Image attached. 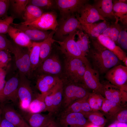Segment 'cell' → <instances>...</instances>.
<instances>
[{"mask_svg": "<svg viewBox=\"0 0 127 127\" xmlns=\"http://www.w3.org/2000/svg\"><path fill=\"white\" fill-rule=\"evenodd\" d=\"M3 68H0V76Z\"/></svg>", "mask_w": 127, "mask_h": 127, "instance_id": "52", "label": "cell"}, {"mask_svg": "<svg viewBox=\"0 0 127 127\" xmlns=\"http://www.w3.org/2000/svg\"><path fill=\"white\" fill-rule=\"evenodd\" d=\"M0 20H1V19H0Z\"/></svg>", "mask_w": 127, "mask_h": 127, "instance_id": "54", "label": "cell"}, {"mask_svg": "<svg viewBox=\"0 0 127 127\" xmlns=\"http://www.w3.org/2000/svg\"><path fill=\"white\" fill-rule=\"evenodd\" d=\"M121 110L116 115V121L123 123H127V109H125L121 111Z\"/></svg>", "mask_w": 127, "mask_h": 127, "instance_id": "43", "label": "cell"}, {"mask_svg": "<svg viewBox=\"0 0 127 127\" xmlns=\"http://www.w3.org/2000/svg\"><path fill=\"white\" fill-rule=\"evenodd\" d=\"M55 32V31H52L49 33L47 37L41 42L40 52V65L48 57L51 52L52 45L55 42V40L53 39V37Z\"/></svg>", "mask_w": 127, "mask_h": 127, "instance_id": "28", "label": "cell"}, {"mask_svg": "<svg viewBox=\"0 0 127 127\" xmlns=\"http://www.w3.org/2000/svg\"><path fill=\"white\" fill-rule=\"evenodd\" d=\"M88 98L87 101L92 110L96 111L101 109L105 99L101 94L95 92L89 94Z\"/></svg>", "mask_w": 127, "mask_h": 127, "instance_id": "32", "label": "cell"}, {"mask_svg": "<svg viewBox=\"0 0 127 127\" xmlns=\"http://www.w3.org/2000/svg\"><path fill=\"white\" fill-rule=\"evenodd\" d=\"M11 25L24 32L31 40L43 41L47 37L49 33L46 31L42 30L31 26L21 23H13Z\"/></svg>", "mask_w": 127, "mask_h": 127, "instance_id": "19", "label": "cell"}, {"mask_svg": "<svg viewBox=\"0 0 127 127\" xmlns=\"http://www.w3.org/2000/svg\"><path fill=\"white\" fill-rule=\"evenodd\" d=\"M28 0H10L14 12L19 15H22L28 4Z\"/></svg>", "mask_w": 127, "mask_h": 127, "instance_id": "36", "label": "cell"}, {"mask_svg": "<svg viewBox=\"0 0 127 127\" xmlns=\"http://www.w3.org/2000/svg\"><path fill=\"white\" fill-rule=\"evenodd\" d=\"M105 76L111 84L127 89V67L121 65L116 66L107 71Z\"/></svg>", "mask_w": 127, "mask_h": 127, "instance_id": "7", "label": "cell"}, {"mask_svg": "<svg viewBox=\"0 0 127 127\" xmlns=\"http://www.w3.org/2000/svg\"><path fill=\"white\" fill-rule=\"evenodd\" d=\"M30 127L29 126H27V127Z\"/></svg>", "mask_w": 127, "mask_h": 127, "instance_id": "53", "label": "cell"}, {"mask_svg": "<svg viewBox=\"0 0 127 127\" xmlns=\"http://www.w3.org/2000/svg\"><path fill=\"white\" fill-rule=\"evenodd\" d=\"M55 1L60 14L62 18H64L75 13H79L81 8L88 3L89 0H56Z\"/></svg>", "mask_w": 127, "mask_h": 127, "instance_id": "13", "label": "cell"}, {"mask_svg": "<svg viewBox=\"0 0 127 127\" xmlns=\"http://www.w3.org/2000/svg\"><path fill=\"white\" fill-rule=\"evenodd\" d=\"M121 109L120 105L105 99L101 109L105 113L113 116L116 115Z\"/></svg>", "mask_w": 127, "mask_h": 127, "instance_id": "33", "label": "cell"}, {"mask_svg": "<svg viewBox=\"0 0 127 127\" xmlns=\"http://www.w3.org/2000/svg\"><path fill=\"white\" fill-rule=\"evenodd\" d=\"M65 70L67 77L71 82L83 84L86 65L89 64L77 58L66 57Z\"/></svg>", "mask_w": 127, "mask_h": 127, "instance_id": "2", "label": "cell"}, {"mask_svg": "<svg viewBox=\"0 0 127 127\" xmlns=\"http://www.w3.org/2000/svg\"><path fill=\"white\" fill-rule=\"evenodd\" d=\"M77 30L69 34L63 41H59L55 40V42L59 44L60 49L66 57L79 58L87 63L89 64L86 56L82 53L75 40Z\"/></svg>", "mask_w": 127, "mask_h": 127, "instance_id": "4", "label": "cell"}, {"mask_svg": "<svg viewBox=\"0 0 127 127\" xmlns=\"http://www.w3.org/2000/svg\"><path fill=\"white\" fill-rule=\"evenodd\" d=\"M81 25V30L84 31L92 39L97 38L109 25L106 20L99 23Z\"/></svg>", "mask_w": 127, "mask_h": 127, "instance_id": "25", "label": "cell"}, {"mask_svg": "<svg viewBox=\"0 0 127 127\" xmlns=\"http://www.w3.org/2000/svg\"><path fill=\"white\" fill-rule=\"evenodd\" d=\"M86 88L82 84L71 82L63 86L61 106L65 109L75 102L87 96L89 93Z\"/></svg>", "mask_w": 127, "mask_h": 127, "instance_id": "3", "label": "cell"}, {"mask_svg": "<svg viewBox=\"0 0 127 127\" xmlns=\"http://www.w3.org/2000/svg\"><path fill=\"white\" fill-rule=\"evenodd\" d=\"M19 78L12 77L6 82L4 87L0 95V103L11 101L16 104L18 100L17 89Z\"/></svg>", "mask_w": 127, "mask_h": 127, "instance_id": "12", "label": "cell"}, {"mask_svg": "<svg viewBox=\"0 0 127 127\" xmlns=\"http://www.w3.org/2000/svg\"><path fill=\"white\" fill-rule=\"evenodd\" d=\"M41 42H33L28 49L31 71L35 70L40 65V47Z\"/></svg>", "mask_w": 127, "mask_h": 127, "instance_id": "30", "label": "cell"}, {"mask_svg": "<svg viewBox=\"0 0 127 127\" xmlns=\"http://www.w3.org/2000/svg\"><path fill=\"white\" fill-rule=\"evenodd\" d=\"M40 65L41 71L45 73L56 75L61 72L62 67L58 57L54 55L48 57Z\"/></svg>", "mask_w": 127, "mask_h": 127, "instance_id": "20", "label": "cell"}, {"mask_svg": "<svg viewBox=\"0 0 127 127\" xmlns=\"http://www.w3.org/2000/svg\"><path fill=\"white\" fill-rule=\"evenodd\" d=\"M127 29H121L120 31L116 43L124 49H127Z\"/></svg>", "mask_w": 127, "mask_h": 127, "instance_id": "41", "label": "cell"}, {"mask_svg": "<svg viewBox=\"0 0 127 127\" xmlns=\"http://www.w3.org/2000/svg\"><path fill=\"white\" fill-rule=\"evenodd\" d=\"M0 127H15L11 123L5 119L1 115Z\"/></svg>", "mask_w": 127, "mask_h": 127, "instance_id": "45", "label": "cell"}, {"mask_svg": "<svg viewBox=\"0 0 127 127\" xmlns=\"http://www.w3.org/2000/svg\"><path fill=\"white\" fill-rule=\"evenodd\" d=\"M81 27L75 16L72 14L62 18L55 33L58 37L64 39L72 32L78 30H81Z\"/></svg>", "mask_w": 127, "mask_h": 127, "instance_id": "9", "label": "cell"}, {"mask_svg": "<svg viewBox=\"0 0 127 127\" xmlns=\"http://www.w3.org/2000/svg\"><path fill=\"white\" fill-rule=\"evenodd\" d=\"M108 127H127L126 123L116 122L110 125Z\"/></svg>", "mask_w": 127, "mask_h": 127, "instance_id": "46", "label": "cell"}, {"mask_svg": "<svg viewBox=\"0 0 127 127\" xmlns=\"http://www.w3.org/2000/svg\"><path fill=\"white\" fill-rule=\"evenodd\" d=\"M47 127H56V124L54 122H52Z\"/></svg>", "mask_w": 127, "mask_h": 127, "instance_id": "48", "label": "cell"}, {"mask_svg": "<svg viewBox=\"0 0 127 127\" xmlns=\"http://www.w3.org/2000/svg\"><path fill=\"white\" fill-rule=\"evenodd\" d=\"M57 15L53 11L44 13L37 20L29 24H25L31 26L43 31L52 30L56 31L59 25Z\"/></svg>", "mask_w": 127, "mask_h": 127, "instance_id": "11", "label": "cell"}, {"mask_svg": "<svg viewBox=\"0 0 127 127\" xmlns=\"http://www.w3.org/2000/svg\"><path fill=\"white\" fill-rule=\"evenodd\" d=\"M6 72L3 69L0 76V95L5 86L6 81L5 78Z\"/></svg>", "mask_w": 127, "mask_h": 127, "instance_id": "44", "label": "cell"}, {"mask_svg": "<svg viewBox=\"0 0 127 127\" xmlns=\"http://www.w3.org/2000/svg\"><path fill=\"white\" fill-rule=\"evenodd\" d=\"M79 15L75 16L81 24H91L99 20H104L105 19L99 14L95 8L88 3L85 4L80 10Z\"/></svg>", "mask_w": 127, "mask_h": 127, "instance_id": "14", "label": "cell"}, {"mask_svg": "<svg viewBox=\"0 0 127 127\" xmlns=\"http://www.w3.org/2000/svg\"><path fill=\"white\" fill-rule=\"evenodd\" d=\"M85 127H100L92 123L87 124Z\"/></svg>", "mask_w": 127, "mask_h": 127, "instance_id": "47", "label": "cell"}, {"mask_svg": "<svg viewBox=\"0 0 127 127\" xmlns=\"http://www.w3.org/2000/svg\"><path fill=\"white\" fill-rule=\"evenodd\" d=\"M2 110L1 109L0 107V121L1 119V116L2 115Z\"/></svg>", "mask_w": 127, "mask_h": 127, "instance_id": "51", "label": "cell"}, {"mask_svg": "<svg viewBox=\"0 0 127 127\" xmlns=\"http://www.w3.org/2000/svg\"><path fill=\"white\" fill-rule=\"evenodd\" d=\"M121 28L118 23H115L109 25L103 32L102 34L109 37L116 43L118 36Z\"/></svg>", "mask_w": 127, "mask_h": 127, "instance_id": "34", "label": "cell"}, {"mask_svg": "<svg viewBox=\"0 0 127 127\" xmlns=\"http://www.w3.org/2000/svg\"><path fill=\"white\" fill-rule=\"evenodd\" d=\"M0 107L2 116L15 127L29 126L21 115L8 102L0 103Z\"/></svg>", "mask_w": 127, "mask_h": 127, "instance_id": "17", "label": "cell"}, {"mask_svg": "<svg viewBox=\"0 0 127 127\" xmlns=\"http://www.w3.org/2000/svg\"><path fill=\"white\" fill-rule=\"evenodd\" d=\"M7 33L19 46L28 49L32 44V42L24 32L11 25L9 27Z\"/></svg>", "mask_w": 127, "mask_h": 127, "instance_id": "21", "label": "cell"}, {"mask_svg": "<svg viewBox=\"0 0 127 127\" xmlns=\"http://www.w3.org/2000/svg\"><path fill=\"white\" fill-rule=\"evenodd\" d=\"M45 94L37 95L31 102L28 112L32 113H40L46 111L44 102Z\"/></svg>", "mask_w": 127, "mask_h": 127, "instance_id": "29", "label": "cell"}, {"mask_svg": "<svg viewBox=\"0 0 127 127\" xmlns=\"http://www.w3.org/2000/svg\"><path fill=\"white\" fill-rule=\"evenodd\" d=\"M113 10L116 19L115 23L120 21L125 25L127 24V4L113 0Z\"/></svg>", "mask_w": 127, "mask_h": 127, "instance_id": "26", "label": "cell"}, {"mask_svg": "<svg viewBox=\"0 0 127 127\" xmlns=\"http://www.w3.org/2000/svg\"><path fill=\"white\" fill-rule=\"evenodd\" d=\"M19 78L17 95L19 107L22 111L27 112L33 98V92L28 81L21 74Z\"/></svg>", "mask_w": 127, "mask_h": 127, "instance_id": "6", "label": "cell"}, {"mask_svg": "<svg viewBox=\"0 0 127 127\" xmlns=\"http://www.w3.org/2000/svg\"><path fill=\"white\" fill-rule=\"evenodd\" d=\"M92 5L99 14L103 18H115L113 10V2L112 0H95Z\"/></svg>", "mask_w": 127, "mask_h": 127, "instance_id": "24", "label": "cell"}, {"mask_svg": "<svg viewBox=\"0 0 127 127\" xmlns=\"http://www.w3.org/2000/svg\"><path fill=\"white\" fill-rule=\"evenodd\" d=\"M76 35L78 36L77 40L76 41L77 45L83 54L86 56L90 48L89 37L81 30H78Z\"/></svg>", "mask_w": 127, "mask_h": 127, "instance_id": "31", "label": "cell"}, {"mask_svg": "<svg viewBox=\"0 0 127 127\" xmlns=\"http://www.w3.org/2000/svg\"><path fill=\"white\" fill-rule=\"evenodd\" d=\"M97 38L102 45L115 54L120 60L122 61L127 57L126 52L109 37L101 34Z\"/></svg>", "mask_w": 127, "mask_h": 127, "instance_id": "22", "label": "cell"}, {"mask_svg": "<svg viewBox=\"0 0 127 127\" xmlns=\"http://www.w3.org/2000/svg\"><path fill=\"white\" fill-rule=\"evenodd\" d=\"M91 44L92 47L87 55L91 59L93 68L99 74L106 73L112 68L119 65L120 60L117 57L97 39H92Z\"/></svg>", "mask_w": 127, "mask_h": 127, "instance_id": "1", "label": "cell"}, {"mask_svg": "<svg viewBox=\"0 0 127 127\" xmlns=\"http://www.w3.org/2000/svg\"><path fill=\"white\" fill-rule=\"evenodd\" d=\"M118 0L120 2L127 3V0Z\"/></svg>", "mask_w": 127, "mask_h": 127, "instance_id": "50", "label": "cell"}, {"mask_svg": "<svg viewBox=\"0 0 127 127\" xmlns=\"http://www.w3.org/2000/svg\"><path fill=\"white\" fill-rule=\"evenodd\" d=\"M14 18L10 16L6 17L4 20H0V34H5L8 33L9 27L13 23Z\"/></svg>", "mask_w": 127, "mask_h": 127, "instance_id": "38", "label": "cell"}, {"mask_svg": "<svg viewBox=\"0 0 127 127\" xmlns=\"http://www.w3.org/2000/svg\"><path fill=\"white\" fill-rule=\"evenodd\" d=\"M44 13L42 9L31 4H28L22 14L24 21L22 24H27L37 20Z\"/></svg>", "mask_w": 127, "mask_h": 127, "instance_id": "27", "label": "cell"}, {"mask_svg": "<svg viewBox=\"0 0 127 127\" xmlns=\"http://www.w3.org/2000/svg\"><path fill=\"white\" fill-rule=\"evenodd\" d=\"M12 53L14 55L16 65L20 73L24 75L31 71L29 51L18 45H13Z\"/></svg>", "mask_w": 127, "mask_h": 127, "instance_id": "8", "label": "cell"}, {"mask_svg": "<svg viewBox=\"0 0 127 127\" xmlns=\"http://www.w3.org/2000/svg\"><path fill=\"white\" fill-rule=\"evenodd\" d=\"M28 4L33 5L41 9L47 10L52 9L55 6H56L55 0H29Z\"/></svg>", "mask_w": 127, "mask_h": 127, "instance_id": "35", "label": "cell"}, {"mask_svg": "<svg viewBox=\"0 0 127 127\" xmlns=\"http://www.w3.org/2000/svg\"><path fill=\"white\" fill-rule=\"evenodd\" d=\"M60 79L58 77L51 75H42L37 79V86L41 94H45L56 84Z\"/></svg>", "mask_w": 127, "mask_h": 127, "instance_id": "23", "label": "cell"}, {"mask_svg": "<svg viewBox=\"0 0 127 127\" xmlns=\"http://www.w3.org/2000/svg\"><path fill=\"white\" fill-rule=\"evenodd\" d=\"M103 85L106 99L121 105L127 100V90L113 85L108 82Z\"/></svg>", "mask_w": 127, "mask_h": 127, "instance_id": "15", "label": "cell"}, {"mask_svg": "<svg viewBox=\"0 0 127 127\" xmlns=\"http://www.w3.org/2000/svg\"><path fill=\"white\" fill-rule=\"evenodd\" d=\"M99 75L97 71L92 68L90 64H86L83 84L86 88L102 94L103 85L100 82Z\"/></svg>", "mask_w": 127, "mask_h": 127, "instance_id": "10", "label": "cell"}, {"mask_svg": "<svg viewBox=\"0 0 127 127\" xmlns=\"http://www.w3.org/2000/svg\"><path fill=\"white\" fill-rule=\"evenodd\" d=\"M63 86V82L60 79L56 84L45 94L44 102L46 111L52 114L57 111L61 106Z\"/></svg>", "mask_w": 127, "mask_h": 127, "instance_id": "5", "label": "cell"}, {"mask_svg": "<svg viewBox=\"0 0 127 127\" xmlns=\"http://www.w3.org/2000/svg\"><path fill=\"white\" fill-rule=\"evenodd\" d=\"M10 52L8 50H0V68L6 67L11 60Z\"/></svg>", "mask_w": 127, "mask_h": 127, "instance_id": "39", "label": "cell"}, {"mask_svg": "<svg viewBox=\"0 0 127 127\" xmlns=\"http://www.w3.org/2000/svg\"><path fill=\"white\" fill-rule=\"evenodd\" d=\"M122 61L124 63L125 66L127 67V57L125 58Z\"/></svg>", "mask_w": 127, "mask_h": 127, "instance_id": "49", "label": "cell"}, {"mask_svg": "<svg viewBox=\"0 0 127 127\" xmlns=\"http://www.w3.org/2000/svg\"><path fill=\"white\" fill-rule=\"evenodd\" d=\"M22 116L30 127H47L53 121L51 113H32L22 111Z\"/></svg>", "mask_w": 127, "mask_h": 127, "instance_id": "16", "label": "cell"}, {"mask_svg": "<svg viewBox=\"0 0 127 127\" xmlns=\"http://www.w3.org/2000/svg\"><path fill=\"white\" fill-rule=\"evenodd\" d=\"M10 0H0V17L4 16L8 9Z\"/></svg>", "mask_w": 127, "mask_h": 127, "instance_id": "42", "label": "cell"}, {"mask_svg": "<svg viewBox=\"0 0 127 127\" xmlns=\"http://www.w3.org/2000/svg\"><path fill=\"white\" fill-rule=\"evenodd\" d=\"M60 122L64 127H85L87 124L84 115L80 112H63Z\"/></svg>", "mask_w": 127, "mask_h": 127, "instance_id": "18", "label": "cell"}, {"mask_svg": "<svg viewBox=\"0 0 127 127\" xmlns=\"http://www.w3.org/2000/svg\"><path fill=\"white\" fill-rule=\"evenodd\" d=\"M13 48L10 41L4 35L0 34V50H6L12 52Z\"/></svg>", "mask_w": 127, "mask_h": 127, "instance_id": "40", "label": "cell"}, {"mask_svg": "<svg viewBox=\"0 0 127 127\" xmlns=\"http://www.w3.org/2000/svg\"><path fill=\"white\" fill-rule=\"evenodd\" d=\"M89 113L85 115H87V117L91 123L100 127H103L104 126L106 121L101 115L96 112Z\"/></svg>", "mask_w": 127, "mask_h": 127, "instance_id": "37", "label": "cell"}]
</instances>
